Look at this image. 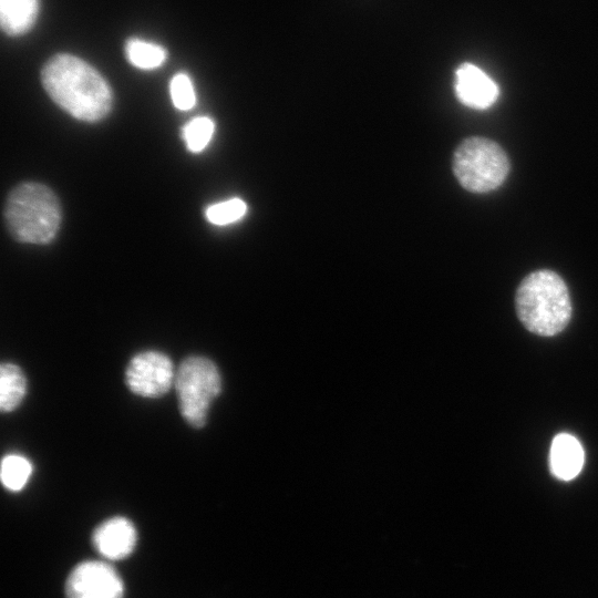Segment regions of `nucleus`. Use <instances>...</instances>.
<instances>
[{
	"mask_svg": "<svg viewBox=\"0 0 598 598\" xmlns=\"http://www.w3.org/2000/svg\"><path fill=\"white\" fill-rule=\"evenodd\" d=\"M173 104L181 111H188L196 104V94L190 78L186 73L175 74L169 84Z\"/></svg>",
	"mask_w": 598,
	"mask_h": 598,
	"instance_id": "nucleus-17",
	"label": "nucleus"
},
{
	"mask_svg": "<svg viewBox=\"0 0 598 598\" xmlns=\"http://www.w3.org/2000/svg\"><path fill=\"white\" fill-rule=\"evenodd\" d=\"M41 81L53 102L80 121L96 122L111 111L113 99L107 82L75 55H53L41 71Z\"/></svg>",
	"mask_w": 598,
	"mask_h": 598,
	"instance_id": "nucleus-1",
	"label": "nucleus"
},
{
	"mask_svg": "<svg viewBox=\"0 0 598 598\" xmlns=\"http://www.w3.org/2000/svg\"><path fill=\"white\" fill-rule=\"evenodd\" d=\"M174 383L182 416L193 427H203L221 389L216 364L205 357H188L179 364Z\"/></svg>",
	"mask_w": 598,
	"mask_h": 598,
	"instance_id": "nucleus-5",
	"label": "nucleus"
},
{
	"mask_svg": "<svg viewBox=\"0 0 598 598\" xmlns=\"http://www.w3.org/2000/svg\"><path fill=\"white\" fill-rule=\"evenodd\" d=\"M137 539L136 529L125 517H112L100 524L92 536L95 549L111 560L124 559L132 554Z\"/></svg>",
	"mask_w": 598,
	"mask_h": 598,
	"instance_id": "nucleus-9",
	"label": "nucleus"
},
{
	"mask_svg": "<svg viewBox=\"0 0 598 598\" xmlns=\"http://www.w3.org/2000/svg\"><path fill=\"white\" fill-rule=\"evenodd\" d=\"M32 473L30 461L19 454H8L1 462V482L10 491L18 492L24 487Z\"/></svg>",
	"mask_w": 598,
	"mask_h": 598,
	"instance_id": "nucleus-14",
	"label": "nucleus"
},
{
	"mask_svg": "<svg viewBox=\"0 0 598 598\" xmlns=\"http://www.w3.org/2000/svg\"><path fill=\"white\" fill-rule=\"evenodd\" d=\"M515 307L524 327L542 337L559 333L571 317L567 285L557 272L549 269L533 271L520 281L515 295Z\"/></svg>",
	"mask_w": 598,
	"mask_h": 598,
	"instance_id": "nucleus-2",
	"label": "nucleus"
},
{
	"mask_svg": "<svg viewBox=\"0 0 598 598\" xmlns=\"http://www.w3.org/2000/svg\"><path fill=\"white\" fill-rule=\"evenodd\" d=\"M124 586L109 564L86 560L76 565L65 582L66 598H123Z\"/></svg>",
	"mask_w": 598,
	"mask_h": 598,
	"instance_id": "nucleus-7",
	"label": "nucleus"
},
{
	"mask_svg": "<svg viewBox=\"0 0 598 598\" xmlns=\"http://www.w3.org/2000/svg\"><path fill=\"white\" fill-rule=\"evenodd\" d=\"M174 365L169 357L158 351H144L132 358L125 381L128 389L143 398H159L175 382Z\"/></svg>",
	"mask_w": 598,
	"mask_h": 598,
	"instance_id": "nucleus-6",
	"label": "nucleus"
},
{
	"mask_svg": "<svg viewBox=\"0 0 598 598\" xmlns=\"http://www.w3.org/2000/svg\"><path fill=\"white\" fill-rule=\"evenodd\" d=\"M246 213V203L235 197L209 205L205 210V216L210 224L225 226L238 221Z\"/></svg>",
	"mask_w": 598,
	"mask_h": 598,
	"instance_id": "nucleus-16",
	"label": "nucleus"
},
{
	"mask_svg": "<svg viewBox=\"0 0 598 598\" xmlns=\"http://www.w3.org/2000/svg\"><path fill=\"white\" fill-rule=\"evenodd\" d=\"M125 54L130 63L141 70H154L166 60L167 53L159 44L132 38L125 44Z\"/></svg>",
	"mask_w": 598,
	"mask_h": 598,
	"instance_id": "nucleus-13",
	"label": "nucleus"
},
{
	"mask_svg": "<svg viewBox=\"0 0 598 598\" xmlns=\"http://www.w3.org/2000/svg\"><path fill=\"white\" fill-rule=\"evenodd\" d=\"M4 220L17 240L48 244L60 228V204L48 186L33 182L22 183L8 196Z\"/></svg>",
	"mask_w": 598,
	"mask_h": 598,
	"instance_id": "nucleus-3",
	"label": "nucleus"
},
{
	"mask_svg": "<svg viewBox=\"0 0 598 598\" xmlns=\"http://www.w3.org/2000/svg\"><path fill=\"white\" fill-rule=\"evenodd\" d=\"M548 461L549 470L555 477L570 481L582 470L584 448L571 434L559 433L551 442Z\"/></svg>",
	"mask_w": 598,
	"mask_h": 598,
	"instance_id": "nucleus-10",
	"label": "nucleus"
},
{
	"mask_svg": "<svg viewBox=\"0 0 598 598\" xmlns=\"http://www.w3.org/2000/svg\"><path fill=\"white\" fill-rule=\"evenodd\" d=\"M454 89L458 101L474 110L491 107L499 95L497 84L481 68L468 62L456 69Z\"/></svg>",
	"mask_w": 598,
	"mask_h": 598,
	"instance_id": "nucleus-8",
	"label": "nucleus"
},
{
	"mask_svg": "<svg viewBox=\"0 0 598 598\" xmlns=\"http://www.w3.org/2000/svg\"><path fill=\"white\" fill-rule=\"evenodd\" d=\"M215 132V123L210 117L197 116L188 121L182 130L186 147L193 152H202Z\"/></svg>",
	"mask_w": 598,
	"mask_h": 598,
	"instance_id": "nucleus-15",
	"label": "nucleus"
},
{
	"mask_svg": "<svg viewBox=\"0 0 598 598\" xmlns=\"http://www.w3.org/2000/svg\"><path fill=\"white\" fill-rule=\"evenodd\" d=\"M511 163L506 152L495 141L472 136L465 138L453 155V172L468 192L487 193L506 179Z\"/></svg>",
	"mask_w": 598,
	"mask_h": 598,
	"instance_id": "nucleus-4",
	"label": "nucleus"
},
{
	"mask_svg": "<svg viewBox=\"0 0 598 598\" xmlns=\"http://www.w3.org/2000/svg\"><path fill=\"white\" fill-rule=\"evenodd\" d=\"M27 392L25 377L17 364L2 363L0 367V409L11 412L22 402Z\"/></svg>",
	"mask_w": 598,
	"mask_h": 598,
	"instance_id": "nucleus-12",
	"label": "nucleus"
},
{
	"mask_svg": "<svg viewBox=\"0 0 598 598\" xmlns=\"http://www.w3.org/2000/svg\"><path fill=\"white\" fill-rule=\"evenodd\" d=\"M39 0H0L1 28L8 35H21L34 24Z\"/></svg>",
	"mask_w": 598,
	"mask_h": 598,
	"instance_id": "nucleus-11",
	"label": "nucleus"
}]
</instances>
